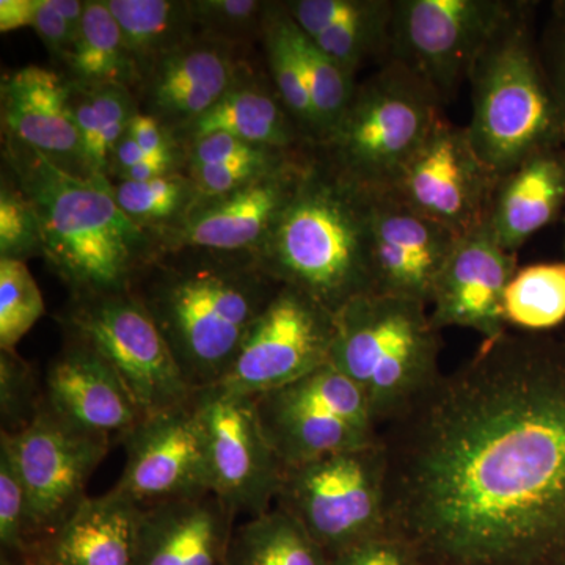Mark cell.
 Segmentation results:
<instances>
[{
	"label": "cell",
	"mask_w": 565,
	"mask_h": 565,
	"mask_svg": "<svg viewBox=\"0 0 565 565\" xmlns=\"http://www.w3.org/2000/svg\"><path fill=\"white\" fill-rule=\"evenodd\" d=\"M379 441L416 565H565V341H482Z\"/></svg>",
	"instance_id": "cell-1"
},
{
	"label": "cell",
	"mask_w": 565,
	"mask_h": 565,
	"mask_svg": "<svg viewBox=\"0 0 565 565\" xmlns=\"http://www.w3.org/2000/svg\"><path fill=\"white\" fill-rule=\"evenodd\" d=\"M280 282L250 253L163 248L134 281L193 392L221 384Z\"/></svg>",
	"instance_id": "cell-2"
},
{
	"label": "cell",
	"mask_w": 565,
	"mask_h": 565,
	"mask_svg": "<svg viewBox=\"0 0 565 565\" xmlns=\"http://www.w3.org/2000/svg\"><path fill=\"white\" fill-rule=\"evenodd\" d=\"M7 140L14 180L39 214L43 259L71 297L131 291L141 270L163 250L161 232L126 215L107 178L77 177Z\"/></svg>",
	"instance_id": "cell-3"
},
{
	"label": "cell",
	"mask_w": 565,
	"mask_h": 565,
	"mask_svg": "<svg viewBox=\"0 0 565 565\" xmlns=\"http://www.w3.org/2000/svg\"><path fill=\"white\" fill-rule=\"evenodd\" d=\"M374 193L311 156L299 188L255 253L264 273L338 315L374 292Z\"/></svg>",
	"instance_id": "cell-4"
},
{
	"label": "cell",
	"mask_w": 565,
	"mask_h": 565,
	"mask_svg": "<svg viewBox=\"0 0 565 565\" xmlns=\"http://www.w3.org/2000/svg\"><path fill=\"white\" fill-rule=\"evenodd\" d=\"M440 349L426 305L371 292L337 315L330 363L362 390L381 430L437 384Z\"/></svg>",
	"instance_id": "cell-5"
},
{
	"label": "cell",
	"mask_w": 565,
	"mask_h": 565,
	"mask_svg": "<svg viewBox=\"0 0 565 565\" xmlns=\"http://www.w3.org/2000/svg\"><path fill=\"white\" fill-rule=\"evenodd\" d=\"M468 137L498 178L565 139V109L550 87L527 33L522 3L471 70Z\"/></svg>",
	"instance_id": "cell-6"
},
{
	"label": "cell",
	"mask_w": 565,
	"mask_h": 565,
	"mask_svg": "<svg viewBox=\"0 0 565 565\" xmlns=\"http://www.w3.org/2000/svg\"><path fill=\"white\" fill-rule=\"evenodd\" d=\"M440 96L393 61L356 85L340 122L318 145L334 172L371 193L392 192L440 120Z\"/></svg>",
	"instance_id": "cell-7"
},
{
	"label": "cell",
	"mask_w": 565,
	"mask_h": 565,
	"mask_svg": "<svg viewBox=\"0 0 565 565\" xmlns=\"http://www.w3.org/2000/svg\"><path fill=\"white\" fill-rule=\"evenodd\" d=\"M275 508L294 516L330 559L385 535L381 441L286 468Z\"/></svg>",
	"instance_id": "cell-8"
},
{
	"label": "cell",
	"mask_w": 565,
	"mask_h": 565,
	"mask_svg": "<svg viewBox=\"0 0 565 565\" xmlns=\"http://www.w3.org/2000/svg\"><path fill=\"white\" fill-rule=\"evenodd\" d=\"M58 322L66 338L87 344L120 375L141 415L159 414L195 393L131 291L71 297Z\"/></svg>",
	"instance_id": "cell-9"
},
{
	"label": "cell",
	"mask_w": 565,
	"mask_h": 565,
	"mask_svg": "<svg viewBox=\"0 0 565 565\" xmlns=\"http://www.w3.org/2000/svg\"><path fill=\"white\" fill-rule=\"evenodd\" d=\"M264 434L285 468L377 444L359 388L332 363L255 397Z\"/></svg>",
	"instance_id": "cell-10"
},
{
	"label": "cell",
	"mask_w": 565,
	"mask_h": 565,
	"mask_svg": "<svg viewBox=\"0 0 565 565\" xmlns=\"http://www.w3.org/2000/svg\"><path fill=\"white\" fill-rule=\"evenodd\" d=\"M519 3L503 0H399L394 2L390 51L441 102H448L511 20Z\"/></svg>",
	"instance_id": "cell-11"
},
{
	"label": "cell",
	"mask_w": 565,
	"mask_h": 565,
	"mask_svg": "<svg viewBox=\"0 0 565 565\" xmlns=\"http://www.w3.org/2000/svg\"><path fill=\"white\" fill-rule=\"evenodd\" d=\"M334 340L337 315L308 294L281 285L215 386L250 397L274 392L329 363Z\"/></svg>",
	"instance_id": "cell-12"
},
{
	"label": "cell",
	"mask_w": 565,
	"mask_h": 565,
	"mask_svg": "<svg viewBox=\"0 0 565 565\" xmlns=\"http://www.w3.org/2000/svg\"><path fill=\"white\" fill-rule=\"evenodd\" d=\"M0 440L9 446L24 486L28 545L61 526L84 503L88 481L114 444L74 429L44 403L28 427L2 433Z\"/></svg>",
	"instance_id": "cell-13"
},
{
	"label": "cell",
	"mask_w": 565,
	"mask_h": 565,
	"mask_svg": "<svg viewBox=\"0 0 565 565\" xmlns=\"http://www.w3.org/2000/svg\"><path fill=\"white\" fill-rule=\"evenodd\" d=\"M195 396L206 435L212 493L236 516L266 514L277 501L286 468L264 434L255 397L218 386Z\"/></svg>",
	"instance_id": "cell-14"
},
{
	"label": "cell",
	"mask_w": 565,
	"mask_h": 565,
	"mask_svg": "<svg viewBox=\"0 0 565 565\" xmlns=\"http://www.w3.org/2000/svg\"><path fill=\"white\" fill-rule=\"evenodd\" d=\"M195 393L185 403L143 416L121 438L126 463L114 489L140 508L212 493L206 435Z\"/></svg>",
	"instance_id": "cell-15"
},
{
	"label": "cell",
	"mask_w": 565,
	"mask_h": 565,
	"mask_svg": "<svg viewBox=\"0 0 565 565\" xmlns=\"http://www.w3.org/2000/svg\"><path fill=\"white\" fill-rule=\"evenodd\" d=\"M498 182L467 128L440 118L392 192L424 217L463 236L489 218Z\"/></svg>",
	"instance_id": "cell-16"
},
{
	"label": "cell",
	"mask_w": 565,
	"mask_h": 565,
	"mask_svg": "<svg viewBox=\"0 0 565 565\" xmlns=\"http://www.w3.org/2000/svg\"><path fill=\"white\" fill-rule=\"evenodd\" d=\"M516 270L515 253L498 244L489 222L463 234L435 282L430 321L440 332L459 327L484 341L503 337L504 292Z\"/></svg>",
	"instance_id": "cell-17"
},
{
	"label": "cell",
	"mask_w": 565,
	"mask_h": 565,
	"mask_svg": "<svg viewBox=\"0 0 565 565\" xmlns=\"http://www.w3.org/2000/svg\"><path fill=\"white\" fill-rule=\"evenodd\" d=\"M311 156L228 195L218 199L199 196L184 222L162 234L163 248L255 255L291 202Z\"/></svg>",
	"instance_id": "cell-18"
},
{
	"label": "cell",
	"mask_w": 565,
	"mask_h": 565,
	"mask_svg": "<svg viewBox=\"0 0 565 565\" xmlns=\"http://www.w3.org/2000/svg\"><path fill=\"white\" fill-rule=\"evenodd\" d=\"M459 237L393 192L374 193V292L429 307L435 282Z\"/></svg>",
	"instance_id": "cell-19"
},
{
	"label": "cell",
	"mask_w": 565,
	"mask_h": 565,
	"mask_svg": "<svg viewBox=\"0 0 565 565\" xmlns=\"http://www.w3.org/2000/svg\"><path fill=\"white\" fill-rule=\"evenodd\" d=\"M51 414L81 433L121 441L143 415L120 375L87 344L66 338L43 384Z\"/></svg>",
	"instance_id": "cell-20"
},
{
	"label": "cell",
	"mask_w": 565,
	"mask_h": 565,
	"mask_svg": "<svg viewBox=\"0 0 565 565\" xmlns=\"http://www.w3.org/2000/svg\"><path fill=\"white\" fill-rule=\"evenodd\" d=\"M7 137L46 156L68 173L92 178L70 109V84L55 71L29 65L2 81Z\"/></svg>",
	"instance_id": "cell-21"
},
{
	"label": "cell",
	"mask_w": 565,
	"mask_h": 565,
	"mask_svg": "<svg viewBox=\"0 0 565 565\" xmlns=\"http://www.w3.org/2000/svg\"><path fill=\"white\" fill-rule=\"evenodd\" d=\"M236 519L214 493L143 505L134 565H223Z\"/></svg>",
	"instance_id": "cell-22"
},
{
	"label": "cell",
	"mask_w": 565,
	"mask_h": 565,
	"mask_svg": "<svg viewBox=\"0 0 565 565\" xmlns=\"http://www.w3.org/2000/svg\"><path fill=\"white\" fill-rule=\"evenodd\" d=\"M239 84L232 43L200 36L167 55L141 84L148 109L143 114L173 136Z\"/></svg>",
	"instance_id": "cell-23"
},
{
	"label": "cell",
	"mask_w": 565,
	"mask_h": 565,
	"mask_svg": "<svg viewBox=\"0 0 565 565\" xmlns=\"http://www.w3.org/2000/svg\"><path fill=\"white\" fill-rule=\"evenodd\" d=\"M140 505L111 489L87 497L54 531L31 542L24 565H134Z\"/></svg>",
	"instance_id": "cell-24"
},
{
	"label": "cell",
	"mask_w": 565,
	"mask_h": 565,
	"mask_svg": "<svg viewBox=\"0 0 565 565\" xmlns=\"http://www.w3.org/2000/svg\"><path fill=\"white\" fill-rule=\"evenodd\" d=\"M565 202V152H537L498 182L489 222L494 239L515 253L555 218Z\"/></svg>",
	"instance_id": "cell-25"
},
{
	"label": "cell",
	"mask_w": 565,
	"mask_h": 565,
	"mask_svg": "<svg viewBox=\"0 0 565 565\" xmlns=\"http://www.w3.org/2000/svg\"><path fill=\"white\" fill-rule=\"evenodd\" d=\"M210 134H228L237 139L275 148V150L302 152L315 148L286 110L280 96L270 95L258 85L243 84L226 93L206 114L173 134V139L185 145Z\"/></svg>",
	"instance_id": "cell-26"
},
{
	"label": "cell",
	"mask_w": 565,
	"mask_h": 565,
	"mask_svg": "<svg viewBox=\"0 0 565 565\" xmlns=\"http://www.w3.org/2000/svg\"><path fill=\"white\" fill-rule=\"evenodd\" d=\"M120 28L140 85L173 51L200 39L191 2L173 0H106Z\"/></svg>",
	"instance_id": "cell-27"
},
{
	"label": "cell",
	"mask_w": 565,
	"mask_h": 565,
	"mask_svg": "<svg viewBox=\"0 0 565 565\" xmlns=\"http://www.w3.org/2000/svg\"><path fill=\"white\" fill-rule=\"evenodd\" d=\"M70 84V109L90 177L107 178L115 147L139 114L132 90L122 85Z\"/></svg>",
	"instance_id": "cell-28"
},
{
	"label": "cell",
	"mask_w": 565,
	"mask_h": 565,
	"mask_svg": "<svg viewBox=\"0 0 565 565\" xmlns=\"http://www.w3.org/2000/svg\"><path fill=\"white\" fill-rule=\"evenodd\" d=\"M71 77L77 85H140L136 66L120 28L106 0H87L84 21L68 58Z\"/></svg>",
	"instance_id": "cell-29"
},
{
	"label": "cell",
	"mask_w": 565,
	"mask_h": 565,
	"mask_svg": "<svg viewBox=\"0 0 565 565\" xmlns=\"http://www.w3.org/2000/svg\"><path fill=\"white\" fill-rule=\"evenodd\" d=\"M330 557L294 516L274 508L234 530L228 565H329Z\"/></svg>",
	"instance_id": "cell-30"
},
{
	"label": "cell",
	"mask_w": 565,
	"mask_h": 565,
	"mask_svg": "<svg viewBox=\"0 0 565 565\" xmlns=\"http://www.w3.org/2000/svg\"><path fill=\"white\" fill-rule=\"evenodd\" d=\"M266 36L267 58L273 73L277 95L291 114L300 131L313 147H318V118L308 88L307 76L288 29V14L285 7H270L263 24Z\"/></svg>",
	"instance_id": "cell-31"
},
{
	"label": "cell",
	"mask_w": 565,
	"mask_h": 565,
	"mask_svg": "<svg viewBox=\"0 0 565 565\" xmlns=\"http://www.w3.org/2000/svg\"><path fill=\"white\" fill-rule=\"evenodd\" d=\"M508 326L542 332L565 321V263L533 264L516 270L504 292Z\"/></svg>",
	"instance_id": "cell-32"
},
{
	"label": "cell",
	"mask_w": 565,
	"mask_h": 565,
	"mask_svg": "<svg viewBox=\"0 0 565 565\" xmlns=\"http://www.w3.org/2000/svg\"><path fill=\"white\" fill-rule=\"evenodd\" d=\"M111 192L134 222L161 234L180 226L199 199L191 178L174 172L148 182L118 181Z\"/></svg>",
	"instance_id": "cell-33"
},
{
	"label": "cell",
	"mask_w": 565,
	"mask_h": 565,
	"mask_svg": "<svg viewBox=\"0 0 565 565\" xmlns=\"http://www.w3.org/2000/svg\"><path fill=\"white\" fill-rule=\"evenodd\" d=\"M288 29L300 62H302L305 76H307L316 118H318V145H321L332 132L334 126L340 122L345 109L351 104L356 84L353 82V77L345 74L326 52L319 50L313 40L308 39L297 28L289 14Z\"/></svg>",
	"instance_id": "cell-34"
},
{
	"label": "cell",
	"mask_w": 565,
	"mask_h": 565,
	"mask_svg": "<svg viewBox=\"0 0 565 565\" xmlns=\"http://www.w3.org/2000/svg\"><path fill=\"white\" fill-rule=\"evenodd\" d=\"M393 9L390 0H373L362 17L333 25L310 40L353 77L364 61L390 50Z\"/></svg>",
	"instance_id": "cell-35"
},
{
	"label": "cell",
	"mask_w": 565,
	"mask_h": 565,
	"mask_svg": "<svg viewBox=\"0 0 565 565\" xmlns=\"http://www.w3.org/2000/svg\"><path fill=\"white\" fill-rule=\"evenodd\" d=\"M44 313L43 294L28 263L0 258V351H17Z\"/></svg>",
	"instance_id": "cell-36"
},
{
	"label": "cell",
	"mask_w": 565,
	"mask_h": 565,
	"mask_svg": "<svg viewBox=\"0 0 565 565\" xmlns=\"http://www.w3.org/2000/svg\"><path fill=\"white\" fill-rule=\"evenodd\" d=\"M44 403L35 371L17 351H0L2 433L17 434L33 422Z\"/></svg>",
	"instance_id": "cell-37"
},
{
	"label": "cell",
	"mask_w": 565,
	"mask_h": 565,
	"mask_svg": "<svg viewBox=\"0 0 565 565\" xmlns=\"http://www.w3.org/2000/svg\"><path fill=\"white\" fill-rule=\"evenodd\" d=\"M17 181V180H14ZM2 180L0 189V258H43V236L35 206L21 185Z\"/></svg>",
	"instance_id": "cell-38"
},
{
	"label": "cell",
	"mask_w": 565,
	"mask_h": 565,
	"mask_svg": "<svg viewBox=\"0 0 565 565\" xmlns=\"http://www.w3.org/2000/svg\"><path fill=\"white\" fill-rule=\"evenodd\" d=\"M191 9L202 36L234 44L258 25L263 28L269 3L256 0H196L191 2Z\"/></svg>",
	"instance_id": "cell-39"
},
{
	"label": "cell",
	"mask_w": 565,
	"mask_h": 565,
	"mask_svg": "<svg viewBox=\"0 0 565 565\" xmlns=\"http://www.w3.org/2000/svg\"><path fill=\"white\" fill-rule=\"evenodd\" d=\"M24 486L9 446L0 440V545L3 556L20 559L28 548Z\"/></svg>",
	"instance_id": "cell-40"
},
{
	"label": "cell",
	"mask_w": 565,
	"mask_h": 565,
	"mask_svg": "<svg viewBox=\"0 0 565 565\" xmlns=\"http://www.w3.org/2000/svg\"><path fill=\"white\" fill-rule=\"evenodd\" d=\"M311 152L280 159V161H244L228 163H212V166H189V174L200 199H218L239 191L244 185L259 180L291 163L307 158Z\"/></svg>",
	"instance_id": "cell-41"
},
{
	"label": "cell",
	"mask_w": 565,
	"mask_h": 565,
	"mask_svg": "<svg viewBox=\"0 0 565 565\" xmlns=\"http://www.w3.org/2000/svg\"><path fill=\"white\" fill-rule=\"evenodd\" d=\"M303 154L302 152L275 150L228 136V134H210L188 145L189 166H212L244 161H280Z\"/></svg>",
	"instance_id": "cell-42"
},
{
	"label": "cell",
	"mask_w": 565,
	"mask_h": 565,
	"mask_svg": "<svg viewBox=\"0 0 565 565\" xmlns=\"http://www.w3.org/2000/svg\"><path fill=\"white\" fill-rule=\"evenodd\" d=\"M371 3L373 0H292L282 7L308 39H316L333 25L362 17Z\"/></svg>",
	"instance_id": "cell-43"
},
{
	"label": "cell",
	"mask_w": 565,
	"mask_h": 565,
	"mask_svg": "<svg viewBox=\"0 0 565 565\" xmlns=\"http://www.w3.org/2000/svg\"><path fill=\"white\" fill-rule=\"evenodd\" d=\"M329 565H416L407 546L388 535L371 539L332 557Z\"/></svg>",
	"instance_id": "cell-44"
},
{
	"label": "cell",
	"mask_w": 565,
	"mask_h": 565,
	"mask_svg": "<svg viewBox=\"0 0 565 565\" xmlns=\"http://www.w3.org/2000/svg\"><path fill=\"white\" fill-rule=\"evenodd\" d=\"M32 28L35 29L36 35L43 41L47 51L58 61L66 62L76 39L71 32L68 22L55 9L52 0H36Z\"/></svg>",
	"instance_id": "cell-45"
},
{
	"label": "cell",
	"mask_w": 565,
	"mask_h": 565,
	"mask_svg": "<svg viewBox=\"0 0 565 565\" xmlns=\"http://www.w3.org/2000/svg\"><path fill=\"white\" fill-rule=\"evenodd\" d=\"M128 134L139 143V147L148 158L158 159V161L172 163V166H174L177 156H174L173 150L177 140H174L172 134L167 131L161 122L152 118L151 115L139 111V114L132 118Z\"/></svg>",
	"instance_id": "cell-46"
},
{
	"label": "cell",
	"mask_w": 565,
	"mask_h": 565,
	"mask_svg": "<svg viewBox=\"0 0 565 565\" xmlns=\"http://www.w3.org/2000/svg\"><path fill=\"white\" fill-rule=\"evenodd\" d=\"M36 0H2L0 2V31L13 32L21 28H32Z\"/></svg>",
	"instance_id": "cell-47"
},
{
	"label": "cell",
	"mask_w": 565,
	"mask_h": 565,
	"mask_svg": "<svg viewBox=\"0 0 565 565\" xmlns=\"http://www.w3.org/2000/svg\"><path fill=\"white\" fill-rule=\"evenodd\" d=\"M147 159L150 158L145 154L139 143L129 134H126L120 143L115 147L114 154H111L110 170L114 173L121 174L126 170L139 166L140 162L147 161Z\"/></svg>",
	"instance_id": "cell-48"
},
{
	"label": "cell",
	"mask_w": 565,
	"mask_h": 565,
	"mask_svg": "<svg viewBox=\"0 0 565 565\" xmlns=\"http://www.w3.org/2000/svg\"><path fill=\"white\" fill-rule=\"evenodd\" d=\"M173 169L174 166L172 163L150 158L147 161L140 162L139 166L118 174V178H120V181L148 182L173 173Z\"/></svg>",
	"instance_id": "cell-49"
},
{
	"label": "cell",
	"mask_w": 565,
	"mask_h": 565,
	"mask_svg": "<svg viewBox=\"0 0 565 565\" xmlns=\"http://www.w3.org/2000/svg\"><path fill=\"white\" fill-rule=\"evenodd\" d=\"M52 3H54L58 13L65 18V21L68 22L71 32H73L74 39H76L77 33L81 31L82 21H84L87 2H81V0H52Z\"/></svg>",
	"instance_id": "cell-50"
},
{
	"label": "cell",
	"mask_w": 565,
	"mask_h": 565,
	"mask_svg": "<svg viewBox=\"0 0 565 565\" xmlns=\"http://www.w3.org/2000/svg\"><path fill=\"white\" fill-rule=\"evenodd\" d=\"M557 74H559V92L556 93L565 109V36L561 41L559 51H557Z\"/></svg>",
	"instance_id": "cell-51"
},
{
	"label": "cell",
	"mask_w": 565,
	"mask_h": 565,
	"mask_svg": "<svg viewBox=\"0 0 565 565\" xmlns=\"http://www.w3.org/2000/svg\"><path fill=\"white\" fill-rule=\"evenodd\" d=\"M2 565H24L17 559H10V557L2 556Z\"/></svg>",
	"instance_id": "cell-52"
},
{
	"label": "cell",
	"mask_w": 565,
	"mask_h": 565,
	"mask_svg": "<svg viewBox=\"0 0 565 565\" xmlns=\"http://www.w3.org/2000/svg\"><path fill=\"white\" fill-rule=\"evenodd\" d=\"M223 565H228V564H226V563H225V564H223Z\"/></svg>",
	"instance_id": "cell-53"
}]
</instances>
